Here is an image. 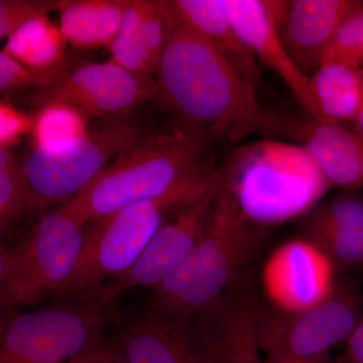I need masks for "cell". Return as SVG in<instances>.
I'll use <instances>...</instances> for the list:
<instances>
[{
	"mask_svg": "<svg viewBox=\"0 0 363 363\" xmlns=\"http://www.w3.org/2000/svg\"><path fill=\"white\" fill-rule=\"evenodd\" d=\"M171 23L157 67L156 98L176 117L175 130L231 143L262 131L267 111L257 88L209 43Z\"/></svg>",
	"mask_w": 363,
	"mask_h": 363,
	"instance_id": "6da1fadb",
	"label": "cell"
},
{
	"mask_svg": "<svg viewBox=\"0 0 363 363\" xmlns=\"http://www.w3.org/2000/svg\"><path fill=\"white\" fill-rule=\"evenodd\" d=\"M216 140L209 133H162L112 162L68 204L86 224L135 203L205 192L220 178Z\"/></svg>",
	"mask_w": 363,
	"mask_h": 363,
	"instance_id": "7a4b0ae2",
	"label": "cell"
},
{
	"mask_svg": "<svg viewBox=\"0 0 363 363\" xmlns=\"http://www.w3.org/2000/svg\"><path fill=\"white\" fill-rule=\"evenodd\" d=\"M269 231L242 213L221 172L216 201L201 238L183 264L152 289L150 309L187 326L250 272Z\"/></svg>",
	"mask_w": 363,
	"mask_h": 363,
	"instance_id": "3957f363",
	"label": "cell"
},
{
	"mask_svg": "<svg viewBox=\"0 0 363 363\" xmlns=\"http://www.w3.org/2000/svg\"><path fill=\"white\" fill-rule=\"evenodd\" d=\"M221 172L242 213L269 229L302 218L333 188L304 145L272 138L241 145Z\"/></svg>",
	"mask_w": 363,
	"mask_h": 363,
	"instance_id": "277c9868",
	"label": "cell"
},
{
	"mask_svg": "<svg viewBox=\"0 0 363 363\" xmlns=\"http://www.w3.org/2000/svg\"><path fill=\"white\" fill-rule=\"evenodd\" d=\"M85 223L68 203L40 215L28 233L0 250L1 316L57 297L77 266Z\"/></svg>",
	"mask_w": 363,
	"mask_h": 363,
	"instance_id": "5b68a950",
	"label": "cell"
},
{
	"mask_svg": "<svg viewBox=\"0 0 363 363\" xmlns=\"http://www.w3.org/2000/svg\"><path fill=\"white\" fill-rule=\"evenodd\" d=\"M160 135L138 111L99 121L77 142L30 150L21 168L35 213L70 202L112 162Z\"/></svg>",
	"mask_w": 363,
	"mask_h": 363,
	"instance_id": "8992f818",
	"label": "cell"
},
{
	"mask_svg": "<svg viewBox=\"0 0 363 363\" xmlns=\"http://www.w3.org/2000/svg\"><path fill=\"white\" fill-rule=\"evenodd\" d=\"M1 316L0 363H64L101 342L113 302L95 292Z\"/></svg>",
	"mask_w": 363,
	"mask_h": 363,
	"instance_id": "52a82bcc",
	"label": "cell"
},
{
	"mask_svg": "<svg viewBox=\"0 0 363 363\" xmlns=\"http://www.w3.org/2000/svg\"><path fill=\"white\" fill-rule=\"evenodd\" d=\"M207 191L175 193L135 203L93 222L86 231L75 271L56 298L90 295L99 290L107 279L116 278L130 269L164 223V214L195 201Z\"/></svg>",
	"mask_w": 363,
	"mask_h": 363,
	"instance_id": "ba28073f",
	"label": "cell"
},
{
	"mask_svg": "<svg viewBox=\"0 0 363 363\" xmlns=\"http://www.w3.org/2000/svg\"><path fill=\"white\" fill-rule=\"evenodd\" d=\"M363 312L354 286L337 283L335 292L304 312L284 313L262 303L259 338L266 357L314 358L345 343Z\"/></svg>",
	"mask_w": 363,
	"mask_h": 363,
	"instance_id": "9c48e42d",
	"label": "cell"
},
{
	"mask_svg": "<svg viewBox=\"0 0 363 363\" xmlns=\"http://www.w3.org/2000/svg\"><path fill=\"white\" fill-rule=\"evenodd\" d=\"M262 301L247 272L187 325L199 363H267L259 318Z\"/></svg>",
	"mask_w": 363,
	"mask_h": 363,
	"instance_id": "30bf717a",
	"label": "cell"
},
{
	"mask_svg": "<svg viewBox=\"0 0 363 363\" xmlns=\"http://www.w3.org/2000/svg\"><path fill=\"white\" fill-rule=\"evenodd\" d=\"M156 96L157 88L143 84L109 60L72 67L52 84L21 97V101L33 112L50 104H69L89 121H104L135 113Z\"/></svg>",
	"mask_w": 363,
	"mask_h": 363,
	"instance_id": "8fae6325",
	"label": "cell"
},
{
	"mask_svg": "<svg viewBox=\"0 0 363 363\" xmlns=\"http://www.w3.org/2000/svg\"><path fill=\"white\" fill-rule=\"evenodd\" d=\"M221 183L219 180L195 201L179 208L175 218L164 222L130 269L104 284L98 292L114 302L123 291L152 289L187 259L209 221Z\"/></svg>",
	"mask_w": 363,
	"mask_h": 363,
	"instance_id": "7c38bea8",
	"label": "cell"
},
{
	"mask_svg": "<svg viewBox=\"0 0 363 363\" xmlns=\"http://www.w3.org/2000/svg\"><path fill=\"white\" fill-rule=\"evenodd\" d=\"M335 271L333 260L313 241L305 238L286 241L262 267L267 305L292 314L311 309L335 292Z\"/></svg>",
	"mask_w": 363,
	"mask_h": 363,
	"instance_id": "4fadbf2b",
	"label": "cell"
},
{
	"mask_svg": "<svg viewBox=\"0 0 363 363\" xmlns=\"http://www.w3.org/2000/svg\"><path fill=\"white\" fill-rule=\"evenodd\" d=\"M260 133L304 145L332 187L350 192L363 189V138L342 124L267 111Z\"/></svg>",
	"mask_w": 363,
	"mask_h": 363,
	"instance_id": "5bb4252c",
	"label": "cell"
},
{
	"mask_svg": "<svg viewBox=\"0 0 363 363\" xmlns=\"http://www.w3.org/2000/svg\"><path fill=\"white\" fill-rule=\"evenodd\" d=\"M279 35L303 73L311 78L339 28L363 11L358 0H272Z\"/></svg>",
	"mask_w": 363,
	"mask_h": 363,
	"instance_id": "9a60e30c",
	"label": "cell"
},
{
	"mask_svg": "<svg viewBox=\"0 0 363 363\" xmlns=\"http://www.w3.org/2000/svg\"><path fill=\"white\" fill-rule=\"evenodd\" d=\"M229 20L260 63L269 67L289 88L311 118L322 123L311 81L298 69L279 35L272 0H222Z\"/></svg>",
	"mask_w": 363,
	"mask_h": 363,
	"instance_id": "2e32d148",
	"label": "cell"
},
{
	"mask_svg": "<svg viewBox=\"0 0 363 363\" xmlns=\"http://www.w3.org/2000/svg\"><path fill=\"white\" fill-rule=\"evenodd\" d=\"M164 0H130L121 32L108 48L111 61L156 88V71L171 30Z\"/></svg>",
	"mask_w": 363,
	"mask_h": 363,
	"instance_id": "e0dca14e",
	"label": "cell"
},
{
	"mask_svg": "<svg viewBox=\"0 0 363 363\" xmlns=\"http://www.w3.org/2000/svg\"><path fill=\"white\" fill-rule=\"evenodd\" d=\"M169 20L209 43L255 88L262 80L259 62L236 32L222 0H164Z\"/></svg>",
	"mask_w": 363,
	"mask_h": 363,
	"instance_id": "ac0fdd59",
	"label": "cell"
},
{
	"mask_svg": "<svg viewBox=\"0 0 363 363\" xmlns=\"http://www.w3.org/2000/svg\"><path fill=\"white\" fill-rule=\"evenodd\" d=\"M116 341L130 363H199L187 326L152 309L126 322Z\"/></svg>",
	"mask_w": 363,
	"mask_h": 363,
	"instance_id": "d6986e66",
	"label": "cell"
},
{
	"mask_svg": "<svg viewBox=\"0 0 363 363\" xmlns=\"http://www.w3.org/2000/svg\"><path fill=\"white\" fill-rule=\"evenodd\" d=\"M130 0H62L60 28L78 51L111 47L116 39Z\"/></svg>",
	"mask_w": 363,
	"mask_h": 363,
	"instance_id": "ffe728a7",
	"label": "cell"
},
{
	"mask_svg": "<svg viewBox=\"0 0 363 363\" xmlns=\"http://www.w3.org/2000/svg\"><path fill=\"white\" fill-rule=\"evenodd\" d=\"M68 45L60 26L44 16L11 33L2 50L39 75L47 87L72 68Z\"/></svg>",
	"mask_w": 363,
	"mask_h": 363,
	"instance_id": "44dd1931",
	"label": "cell"
},
{
	"mask_svg": "<svg viewBox=\"0 0 363 363\" xmlns=\"http://www.w3.org/2000/svg\"><path fill=\"white\" fill-rule=\"evenodd\" d=\"M310 81L322 123H352L363 102L362 69L322 65Z\"/></svg>",
	"mask_w": 363,
	"mask_h": 363,
	"instance_id": "7402d4cb",
	"label": "cell"
},
{
	"mask_svg": "<svg viewBox=\"0 0 363 363\" xmlns=\"http://www.w3.org/2000/svg\"><path fill=\"white\" fill-rule=\"evenodd\" d=\"M21 161L13 149H0V234L2 240L26 221L38 219Z\"/></svg>",
	"mask_w": 363,
	"mask_h": 363,
	"instance_id": "603a6c76",
	"label": "cell"
},
{
	"mask_svg": "<svg viewBox=\"0 0 363 363\" xmlns=\"http://www.w3.org/2000/svg\"><path fill=\"white\" fill-rule=\"evenodd\" d=\"M32 149L63 147L89 133V119L75 107L50 104L32 112Z\"/></svg>",
	"mask_w": 363,
	"mask_h": 363,
	"instance_id": "cb8c5ba5",
	"label": "cell"
},
{
	"mask_svg": "<svg viewBox=\"0 0 363 363\" xmlns=\"http://www.w3.org/2000/svg\"><path fill=\"white\" fill-rule=\"evenodd\" d=\"M298 220L306 238L329 231L363 229V201L352 195L321 201Z\"/></svg>",
	"mask_w": 363,
	"mask_h": 363,
	"instance_id": "d4e9b609",
	"label": "cell"
},
{
	"mask_svg": "<svg viewBox=\"0 0 363 363\" xmlns=\"http://www.w3.org/2000/svg\"><path fill=\"white\" fill-rule=\"evenodd\" d=\"M363 11L353 14L339 28L324 52L322 65H341L352 69H362V30ZM320 66V67H321Z\"/></svg>",
	"mask_w": 363,
	"mask_h": 363,
	"instance_id": "484cf974",
	"label": "cell"
},
{
	"mask_svg": "<svg viewBox=\"0 0 363 363\" xmlns=\"http://www.w3.org/2000/svg\"><path fill=\"white\" fill-rule=\"evenodd\" d=\"M307 240L321 248L336 267H350L363 264V229L329 231Z\"/></svg>",
	"mask_w": 363,
	"mask_h": 363,
	"instance_id": "4316f807",
	"label": "cell"
},
{
	"mask_svg": "<svg viewBox=\"0 0 363 363\" xmlns=\"http://www.w3.org/2000/svg\"><path fill=\"white\" fill-rule=\"evenodd\" d=\"M62 0H0V39L6 40L18 28L58 11Z\"/></svg>",
	"mask_w": 363,
	"mask_h": 363,
	"instance_id": "83f0119b",
	"label": "cell"
},
{
	"mask_svg": "<svg viewBox=\"0 0 363 363\" xmlns=\"http://www.w3.org/2000/svg\"><path fill=\"white\" fill-rule=\"evenodd\" d=\"M45 87V82L37 74L21 65L20 62L0 52V92L1 99L9 100L13 96H26L33 91Z\"/></svg>",
	"mask_w": 363,
	"mask_h": 363,
	"instance_id": "f1b7e54d",
	"label": "cell"
},
{
	"mask_svg": "<svg viewBox=\"0 0 363 363\" xmlns=\"http://www.w3.org/2000/svg\"><path fill=\"white\" fill-rule=\"evenodd\" d=\"M33 117L14 106L9 100L0 102V149H13L23 136L32 135Z\"/></svg>",
	"mask_w": 363,
	"mask_h": 363,
	"instance_id": "f546056e",
	"label": "cell"
},
{
	"mask_svg": "<svg viewBox=\"0 0 363 363\" xmlns=\"http://www.w3.org/2000/svg\"><path fill=\"white\" fill-rule=\"evenodd\" d=\"M337 363H363V312L354 330L345 342V350Z\"/></svg>",
	"mask_w": 363,
	"mask_h": 363,
	"instance_id": "4dcf8cb0",
	"label": "cell"
},
{
	"mask_svg": "<svg viewBox=\"0 0 363 363\" xmlns=\"http://www.w3.org/2000/svg\"><path fill=\"white\" fill-rule=\"evenodd\" d=\"M113 346L114 340H102L95 347L91 348L90 350L86 351L83 354L64 363H102L111 354Z\"/></svg>",
	"mask_w": 363,
	"mask_h": 363,
	"instance_id": "1f68e13d",
	"label": "cell"
},
{
	"mask_svg": "<svg viewBox=\"0 0 363 363\" xmlns=\"http://www.w3.org/2000/svg\"><path fill=\"white\" fill-rule=\"evenodd\" d=\"M267 363H332L328 355L314 358H298L269 355L266 357Z\"/></svg>",
	"mask_w": 363,
	"mask_h": 363,
	"instance_id": "d6a6232c",
	"label": "cell"
},
{
	"mask_svg": "<svg viewBox=\"0 0 363 363\" xmlns=\"http://www.w3.org/2000/svg\"><path fill=\"white\" fill-rule=\"evenodd\" d=\"M102 363H130L126 359L125 357L121 351V347H119L118 344L116 343V341L114 340V346L113 350H112L111 354L108 355V357L104 360Z\"/></svg>",
	"mask_w": 363,
	"mask_h": 363,
	"instance_id": "836d02e7",
	"label": "cell"
},
{
	"mask_svg": "<svg viewBox=\"0 0 363 363\" xmlns=\"http://www.w3.org/2000/svg\"><path fill=\"white\" fill-rule=\"evenodd\" d=\"M352 123L354 124V133L363 138V102L357 116L353 119Z\"/></svg>",
	"mask_w": 363,
	"mask_h": 363,
	"instance_id": "e575fe53",
	"label": "cell"
},
{
	"mask_svg": "<svg viewBox=\"0 0 363 363\" xmlns=\"http://www.w3.org/2000/svg\"><path fill=\"white\" fill-rule=\"evenodd\" d=\"M362 60H363V26L362 30Z\"/></svg>",
	"mask_w": 363,
	"mask_h": 363,
	"instance_id": "d590c367",
	"label": "cell"
},
{
	"mask_svg": "<svg viewBox=\"0 0 363 363\" xmlns=\"http://www.w3.org/2000/svg\"><path fill=\"white\" fill-rule=\"evenodd\" d=\"M362 75H363V70H362Z\"/></svg>",
	"mask_w": 363,
	"mask_h": 363,
	"instance_id": "8d00e7d4",
	"label": "cell"
}]
</instances>
